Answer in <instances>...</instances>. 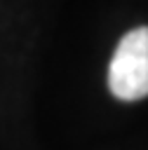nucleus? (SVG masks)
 I'll return each instance as SVG.
<instances>
[{"mask_svg": "<svg viewBox=\"0 0 148 150\" xmlns=\"http://www.w3.org/2000/svg\"><path fill=\"white\" fill-rule=\"evenodd\" d=\"M108 89L120 101L148 96V26L132 28L117 42L108 66Z\"/></svg>", "mask_w": 148, "mask_h": 150, "instance_id": "f257e3e1", "label": "nucleus"}]
</instances>
